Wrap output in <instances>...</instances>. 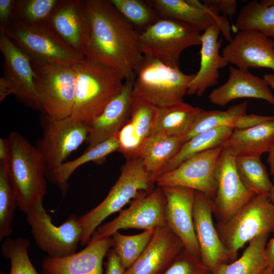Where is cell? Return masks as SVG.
Returning <instances> with one entry per match:
<instances>
[{
	"mask_svg": "<svg viewBox=\"0 0 274 274\" xmlns=\"http://www.w3.org/2000/svg\"><path fill=\"white\" fill-rule=\"evenodd\" d=\"M90 36L85 57L110 66L125 80H134L144 56L139 33L108 0H86Z\"/></svg>",
	"mask_w": 274,
	"mask_h": 274,
	"instance_id": "obj_1",
	"label": "cell"
},
{
	"mask_svg": "<svg viewBox=\"0 0 274 274\" xmlns=\"http://www.w3.org/2000/svg\"><path fill=\"white\" fill-rule=\"evenodd\" d=\"M73 66L75 86L70 116L90 126L110 101L121 92L125 79L115 69L87 57Z\"/></svg>",
	"mask_w": 274,
	"mask_h": 274,
	"instance_id": "obj_2",
	"label": "cell"
},
{
	"mask_svg": "<svg viewBox=\"0 0 274 274\" xmlns=\"http://www.w3.org/2000/svg\"><path fill=\"white\" fill-rule=\"evenodd\" d=\"M8 139L11 149L8 179L17 208L26 214L47 194L46 168L38 149L21 134L12 131Z\"/></svg>",
	"mask_w": 274,
	"mask_h": 274,
	"instance_id": "obj_3",
	"label": "cell"
},
{
	"mask_svg": "<svg viewBox=\"0 0 274 274\" xmlns=\"http://www.w3.org/2000/svg\"><path fill=\"white\" fill-rule=\"evenodd\" d=\"M155 180L138 157L127 158L120 175L106 198L96 207L78 218L82 230L80 242L87 245L102 222L118 212L130 201L150 192Z\"/></svg>",
	"mask_w": 274,
	"mask_h": 274,
	"instance_id": "obj_4",
	"label": "cell"
},
{
	"mask_svg": "<svg viewBox=\"0 0 274 274\" xmlns=\"http://www.w3.org/2000/svg\"><path fill=\"white\" fill-rule=\"evenodd\" d=\"M195 75L144 56L135 72L132 97L156 108L183 101Z\"/></svg>",
	"mask_w": 274,
	"mask_h": 274,
	"instance_id": "obj_5",
	"label": "cell"
},
{
	"mask_svg": "<svg viewBox=\"0 0 274 274\" xmlns=\"http://www.w3.org/2000/svg\"><path fill=\"white\" fill-rule=\"evenodd\" d=\"M216 227L233 261L247 243L261 233L274 231V204L269 196L256 195Z\"/></svg>",
	"mask_w": 274,
	"mask_h": 274,
	"instance_id": "obj_6",
	"label": "cell"
},
{
	"mask_svg": "<svg viewBox=\"0 0 274 274\" xmlns=\"http://www.w3.org/2000/svg\"><path fill=\"white\" fill-rule=\"evenodd\" d=\"M0 31L35 61L73 65L85 57L62 40L47 23L24 25L12 22L1 28Z\"/></svg>",
	"mask_w": 274,
	"mask_h": 274,
	"instance_id": "obj_7",
	"label": "cell"
},
{
	"mask_svg": "<svg viewBox=\"0 0 274 274\" xmlns=\"http://www.w3.org/2000/svg\"><path fill=\"white\" fill-rule=\"evenodd\" d=\"M30 60L41 113L54 119L70 116L74 105L75 86L73 65Z\"/></svg>",
	"mask_w": 274,
	"mask_h": 274,
	"instance_id": "obj_8",
	"label": "cell"
},
{
	"mask_svg": "<svg viewBox=\"0 0 274 274\" xmlns=\"http://www.w3.org/2000/svg\"><path fill=\"white\" fill-rule=\"evenodd\" d=\"M200 31L179 21L160 18L139 36V47L144 56L179 67L182 52L201 45Z\"/></svg>",
	"mask_w": 274,
	"mask_h": 274,
	"instance_id": "obj_9",
	"label": "cell"
},
{
	"mask_svg": "<svg viewBox=\"0 0 274 274\" xmlns=\"http://www.w3.org/2000/svg\"><path fill=\"white\" fill-rule=\"evenodd\" d=\"M41 122L42 135L35 147L49 179L67 157L87 141L90 126L71 116L54 119L42 114Z\"/></svg>",
	"mask_w": 274,
	"mask_h": 274,
	"instance_id": "obj_10",
	"label": "cell"
},
{
	"mask_svg": "<svg viewBox=\"0 0 274 274\" xmlns=\"http://www.w3.org/2000/svg\"><path fill=\"white\" fill-rule=\"evenodd\" d=\"M26 215L34 241L47 256L59 258L76 252L82 230L76 215H71L61 225L56 226L43 202H40Z\"/></svg>",
	"mask_w": 274,
	"mask_h": 274,
	"instance_id": "obj_11",
	"label": "cell"
},
{
	"mask_svg": "<svg viewBox=\"0 0 274 274\" xmlns=\"http://www.w3.org/2000/svg\"><path fill=\"white\" fill-rule=\"evenodd\" d=\"M166 200L161 187L154 188L132 201L127 209L113 220L100 225L91 238H107L121 229L134 228L155 230L166 225Z\"/></svg>",
	"mask_w": 274,
	"mask_h": 274,
	"instance_id": "obj_12",
	"label": "cell"
},
{
	"mask_svg": "<svg viewBox=\"0 0 274 274\" xmlns=\"http://www.w3.org/2000/svg\"><path fill=\"white\" fill-rule=\"evenodd\" d=\"M223 146L190 157L175 169L161 175L155 183L160 187L179 186L191 189L213 199L217 189L216 167Z\"/></svg>",
	"mask_w": 274,
	"mask_h": 274,
	"instance_id": "obj_13",
	"label": "cell"
},
{
	"mask_svg": "<svg viewBox=\"0 0 274 274\" xmlns=\"http://www.w3.org/2000/svg\"><path fill=\"white\" fill-rule=\"evenodd\" d=\"M235 157L225 144L216 167L217 189L212 199L213 214L219 221L228 219L256 196L242 182L236 169Z\"/></svg>",
	"mask_w": 274,
	"mask_h": 274,
	"instance_id": "obj_14",
	"label": "cell"
},
{
	"mask_svg": "<svg viewBox=\"0 0 274 274\" xmlns=\"http://www.w3.org/2000/svg\"><path fill=\"white\" fill-rule=\"evenodd\" d=\"M222 53L229 63L243 71L250 68L274 71V40L257 30L238 31Z\"/></svg>",
	"mask_w": 274,
	"mask_h": 274,
	"instance_id": "obj_15",
	"label": "cell"
},
{
	"mask_svg": "<svg viewBox=\"0 0 274 274\" xmlns=\"http://www.w3.org/2000/svg\"><path fill=\"white\" fill-rule=\"evenodd\" d=\"M47 24L62 40L86 56L90 23L85 1L59 0Z\"/></svg>",
	"mask_w": 274,
	"mask_h": 274,
	"instance_id": "obj_16",
	"label": "cell"
},
{
	"mask_svg": "<svg viewBox=\"0 0 274 274\" xmlns=\"http://www.w3.org/2000/svg\"><path fill=\"white\" fill-rule=\"evenodd\" d=\"M161 188L166 200V225L182 241L185 249L200 258L193 222L195 191L179 186Z\"/></svg>",
	"mask_w": 274,
	"mask_h": 274,
	"instance_id": "obj_17",
	"label": "cell"
},
{
	"mask_svg": "<svg viewBox=\"0 0 274 274\" xmlns=\"http://www.w3.org/2000/svg\"><path fill=\"white\" fill-rule=\"evenodd\" d=\"M212 199L195 191L193 222L200 259L211 271L230 261L229 253L222 243L213 221Z\"/></svg>",
	"mask_w": 274,
	"mask_h": 274,
	"instance_id": "obj_18",
	"label": "cell"
},
{
	"mask_svg": "<svg viewBox=\"0 0 274 274\" xmlns=\"http://www.w3.org/2000/svg\"><path fill=\"white\" fill-rule=\"evenodd\" d=\"M0 50L4 58V77L12 86L13 95L26 106L41 112L29 58L2 31Z\"/></svg>",
	"mask_w": 274,
	"mask_h": 274,
	"instance_id": "obj_19",
	"label": "cell"
},
{
	"mask_svg": "<svg viewBox=\"0 0 274 274\" xmlns=\"http://www.w3.org/2000/svg\"><path fill=\"white\" fill-rule=\"evenodd\" d=\"M160 18L176 20L200 31L217 24L230 42L231 29L227 17L220 16L196 0H146Z\"/></svg>",
	"mask_w": 274,
	"mask_h": 274,
	"instance_id": "obj_20",
	"label": "cell"
},
{
	"mask_svg": "<svg viewBox=\"0 0 274 274\" xmlns=\"http://www.w3.org/2000/svg\"><path fill=\"white\" fill-rule=\"evenodd\" d=\"M111 247V237L91 238L78 252L59 258L45 257L41 274H102L103 260Z\"/></svg>",
	"mask_w": 274,
	"mask_h": 274,
	"instance_id": "obj_21",
	"label": "cell"
},
{
	"mask_svg": "<svg viewBox=\"0 0 274 274\" xmlns=\"http://www.w3.org/2000/svg\"><path fill=\"white\" fill-rule=\"evenodd\" d=\"M184 248L182 241L166 225L160 227L124 274H161Z\"/></svg>",
	"mask_w": 274,
	"mask_h": 274,
	"instance_id": "obj_22",
	"label": "cell"
},
{
	"mask_svg": "<svg viewBox=\"0 0 274 274\" xmlns=\"http://www.w3.org/2000/svg\"><path fill=\"white\" fill-rule=\"evenodd\" d=\"M134 80H125L121 92L107 105L90 126L87 139L89 150L118 133L130 118Z\"/></svg>",
	"mask_w": 274,
	"mask_h": 274,
	"instance_id": "obj_23",
	"label": "cell"
},
{
	"mask_svg": "<svg viewBox=\"0 0 274 274\" xmlns=\"http://www.w3.org/2000/svg\"><path fill=\"white\" fill-rule=\"evenodd\" d=\"M220 31L219 26L215 23L201 34L200 67L189 84L188 95L201 96L208 88L216 85L219 70L229 64L224 57L219 53L222 42V40H219Z\"/></svg>",
	"mask_w": 274,
	"mask_h": 274,
	"instance_id": "obj_24",
	"label": "cell"
},
{
	"mask_svg": "<svg viewBox=\"0 0 274 274\" xmlns=\"http://www.w3.org/2000/svg\"><path fill=\"white\" fill-rule=\"evenodd\" d=\"M227 81L210 94L209 99L212 104L223 107L237 98H252L274 105V95L263 78L236 67L230 66Z\"/></svg>",
	"mask_w": 274,
	"mask_h": 274,
	"instance_id": "obj_25",
	"label": "cell"
},
{
	"mask_svg": "<svg viewBox=\"0 0 274 274\" xmlns=\"http://www.w3.org/2000/svg\"><path fill=\"white\" fill-rule=\"evenodd\" d=\"M184 142L182 138L152 134L143 143L135 157L141 159L146 170L156 181Z\"/></svg>",
	"mask_w": 274,
	"mask_h": 274,
	"instance_id": "obj_26",
	"label": "cell"
},
{
	"mask_svg": "<svg viewBox=\"0 0 274 274\" xmlns=\"http://www.w3.org/2000/svg\"><path fill=\"white\" fill-rule=\"evenodd\" d=\"M200 110L184 101L156 108L152 134L184 140Z\"/></svg>",
	"mask_w": 274,
	"mask_h": 274,
	"instance_id": "obj_27",
	"label": "cell"
},
{
	"mask_svg": "<svg viewBox=\"0 0 274 274\" xmlns=\"http://www.w3.org/2000/svg\"><path fill=\"white\" fill-rule=\"evenodd\" d=\"M274 143V119L244 129H234L227 145L235 156L260 157L268 152Z\"/></svg>",
	"mask_w": 274,
	"mask_h": 274,
	"instance_id": "obj_28",
	"label": "cell"
},
{
	"mask_svg": "<svg viewBox=\"0 0 274 274\" xmlns=\"http://www.w3.org/2000/svg\"><path fill=\"white\" fill-rule=\"evenodd\" d=\"M119 148L118 133L93 148L85 150L76 159L63 163L48 179L55 184L65 196L68 189V181L73 173L80 166L89 162L99 163Z\"/></svg>",
	"mask_w": 274,
	"mask_h": 274,
	"instance_id": "obj_29",
	"label": "cell"
},
{
	"mask_svg": "<svg viewBox=\"0 0 274 274\" xmlns=\"http://www.w3.org/2000/svg\"><path fill=\"white\" fill-rule=\"evenodd\" d=\"M269 233H263L248 243L242 256L216 267L212 274H260L267 267L264 249Z\"/></svg>",
	"mask_w": 274,
	"mask_h": 274,
	"instance_id": "obj_30",
	"label": "cell"
},
{
	"mask_svg": "<svg viewBox=\"0 0 274 274\" xmlns=\"http://www.w3.org/2000/svg\"><path fill=\"white\" fill-rule=\"evenodd\" d=\"M233 129L227 126L213 128L185 141L177 155L168 163L162 174L176 168L190 157L225 145Z\"/></svg>",
	"mask_w": 274,
	"mask_h": 274,
	"instance_id": "obj_31",
	"label": "cell"
},
{
	"mask_svg": "<svg viewBox=\"0 0 274 274\" xmlns=\"http://www.w3.org/2000/svg\"><path fill=\"white\" fill-rule=\"evenodd\" d=\"M235 165L242 182L249 191L256 196H269L273 184L260 157L236 156Z\"/></svg>",
	"mask_w": 274,
	"mask_h": 274,
	"instance_id": "obj_32",
	"label": "cell"
},
{
	"mask_svg": "<svg viewBox=\"0 0 274 274\" xmlns=\"http://www.w3.org/2000/svg\"><path fill=\"white\" fill-rule=\"evenodd\" d=\"M248 104L247 101L229 107L225 111H206L200 109L187 135L185 142L205 131L221 126L234 129L238 119L246 113Z\"/></svg>",
	"mask_w": 274,
	"mask_h": 274,
	"instance_id": "obj_33",
	"label": "cell"
},
{
	"mask_svg": "<svg viewBox=\"0 0 274 274\" xmlns=\"http://www.w3.org/2000/svg\"><path fill=\"white\" fill-rule=\"evenodd\" d=\"M235 27L238 31H258L274 40V5L265 6L256 0L244 5L237 17Z\"/></svg>",
	"mask_w": 274,
	"mask_h": 274,
	"instance_id": "obj_34",
	"label": "cell"
},
{
	"mask_svg": "<svg viewBox=\"0 0 274 274\" xmlns=\"http://www.w3.org/2000/svg\"><path fill=\"white\" fill-rule=\"evenodd\" d=\"M155 230H144L139 234L127 235L117 231L111 236L112 249L126 269L140 256L150 242Z\"/></svg>",
	"mask_w": 274,
	"mask_h": 274,
	"instance_id": "obj_35",
	"label": "cell"
},
{
	"mask_svg": "<svg viewBox=\"0 0 274 274\" xmlns=\"http://www.w3.org/2000/svg\"><path fill=\"white\" fill-rule=\"evenodd\" d=\"M118 12L135 28L139 34L160 17L146 1L110 0Z\"/></svg>",
	"mask_w": 274,
	"mask_h": 274,
	"instance_id": "obj_36",
	"label": "cell"
},
{
	"mask_svg": "<svg viewBox=\"0 0 274 274\" xmlns=\"http://www.w3.org/2000/svg\"><path fill=\"white\" fill-rule=\"evenodd\" d=\"M30 244L29 239L25 237L4 239L1 251L2 256L10 261L9 274H39L29 257Z\"/></svg>",
	"mask_w": 274,
	"mask_h": 274,
	"instance_id": "obj_37",
	"label": "cell"
},
{
	"mask_svg": "<svg viewBox=\"0 0 274 274\" xmlns=\"http://www.w3.org/2000/svg\"><path fill=\"white\" fill-rule=\"evenodd\" d=\"M59 1L15 0L13 19L11 23L24 25L47 23L51 13Z\"/></svg>",
	"mask_w": 274,
	"mask_h": 274,
	"instance_id": "obj_38",
	"label": "cell"
},
{
	"mask_svg": "<svg viewBox=\"0 0 274 274\" xmlns=\"http://www.w3.org/2000/svg\"><path fill=\"white\" fill-rule=\"evenodd\" d=\"M17 208L15 194L9 183L7 163L0 162V241L13 232L12 223Z\"/></svg>",
	"mask_w": 274,
	"mask_h": 274,
	"instance_id": "obj_39",
	"label": "cell"
},
{
	"mask_svg": "<svg viewBox=\"0 0 274 274\" xmlns=\"http://www.w3.org/2000/svg\"><path fill=\"white\" fill-rule=\"evenodd\" d=\"M155 110L156 108L133 98L130 116L128 122L131 127L139 148L152 134Z\"/></svg>",
	"mask_w": 274,
	"mask_h": 274,
	"instance_id": "obj_40",
	"label": "cell"
},
{
	"mask_svg": "<svg viewBox=\"0 0 274 274\" xmlns=\"http://www.w3.org/2000/svg\"><path fill=\"white\" fill-rule=\"evenodd\" d=\"M161 274H212L200 258L184 248Z\"/></svg>",
	"mask_w": 274,
	"mask_h": 274,
	"instance_id": "obj_41",
	"label": "cell"
},
{
	"mask_svg": "<svg viewBox=\"0 0 274 274\" xmlns=\"http://www.w3.org/2000/svg\"><path fill=\"white\" fill-rule=\"evenodd\" d=\"M203 4L218 14L221 12L225 17L234 15L237 9V2L235 0L203 1Z\"/></svg>",
	"mask_w": 274,
	"mask_h": 274,
	"instance_id": "obj_42",
	"label": "cell"
},
{
	"mask_svg": "<svg viewBox=\"0 0 274 274\" xmlns=\"http://www.w3.org/2000/svg\"><path fill=\"white\" fill-rule=\"evenodd\" d=\"M273 119L274 116H263L246 113L238 119L234 129H244L250 128Z\"/></svg>",
	"mask_w": 274,
	"mask_h": 274,
	"instance_id": "obj_43",
	"label": "cell"
},
{
	"mask_svg": "<svg viewBox=\"0 0 274 274\" xmlns=\"http://www.w3.org/2000/svg\"><path fill=\"white\" fill-rule=\"evenodd\" d=\"M105 274H124L125 269L121 264L116 253L111 248L106 255Z\"/></svg>",
	"mask_w": 274,
	"mask_h": 274,
	"instance_id": "obj_44",
	"label": "cell"
},
{
	"mask_svg": "<svg viewBox=\"0 0 274 274\" xmlns=\"http://www.w3.org/2000/svg\"><path fill=\"white\" fill-rule=\"evenodd\" d=\"M15 3V0H0V28L12 22Z\"/></svg>",
	"mask_w": 274,
	"mask_h": 274,
	"instance_id": "obj_45",
	"label": "cell"
},
{
	"mask_svg": "<svg viewBox=\"0 0 274 274\" xmlns=\"http://www.w3.org/2000/svg\"><path fill=\"white\" fill-rule=\"evenodd\" d=\"M264 255L267 263V267L274 270V236L270 240L264 249Z\"/></svg>",
	"mask_w": 274,
	"mask_h": 274,
	"instance_id": "obj_46",
	"label": "cell"
},
{
	"mask_svg": "<svg viewBox=\"0 0 274 274\" xmlns=\"http://www.w3.org/2000/svg\"><path fill=\"white\" fill-rule=\"evenodd\" d=\"M10 145L8 139H0V162L7 163L10 155Z\"/></svg>",
	"mask_w": 274,
	"mask_h": 274,
	"instance_id": "obj_47",
	"label": "cell"
},
{
	"mask_svg": "<svg viewBox=\"0 0 274 274\" xmlns=\"http://www.w3.org/2000/svg\"><path fill=\"white\" fill-rule=\"evenodd\" d=\"M10 94H14V90L9 81L5 77L0 78V101Z\"/></svg>",
	"mask_w": 274,
	"mask_h": 274,
	"instance_id": "obj_48",
	"label": "cell"
},
{
	"mask_svg": "<svg viewBox=\"0 0 274 274\" xmlns=\"http://www.w3.org/2000/svg\"><path fill=\"white\" fill-rule=\"evenodd\" d=\"M267 162L269 166V171L272 177V183L274 185V143L268 152Z\"/></svg>",
	"mask_w": 274,
	"mask_h": 274,
	"instance_id": "obj_49",
	"label": "cell"
},
{
	"mask_svg": "<svg viewBox=\"0 0 274 274\" xmlns=\"http://www.w3.org/2000/svg\"><path fill=\"white\" fill-rule=\"evenodd\" d=\"M267 82L269 86L274 90V74H267L263 78Z\"/></svg>",
	"mask_w": 274,
	"mask_h": 274,
	"instance_id": "obj_50",
	"label": "cell"
},
{
	"mask_svg": "<svg viewBox=\"0 0 274 274\" xmlns=\"http://www.w3.org/2000/svg\"><path fill=\"white\" fill-rule=\"evenodd\" d=\"M260 274H274V270L267 267Z\"/></svg>",
	"mask_w": 274,
	"mask_h": 274,
	"instance_id": "obj_51",
	"label": "cell"
},
{
	"mask_svg": "<svg viewBox=\"0 0 274 274\" xmlns=\"http://www.w3.org/2000/svg\"><path fill=\"white\" fill-rule=\"evenodd\" d=\"M269 197L271 202L274 204V185L271 188V190L269 193Z\"/></svg>",
	"mask_w": 274,
	"mask_h": 274,
	"instance_id": "obj_52",
	"label": "cell"
}]
</instances>
